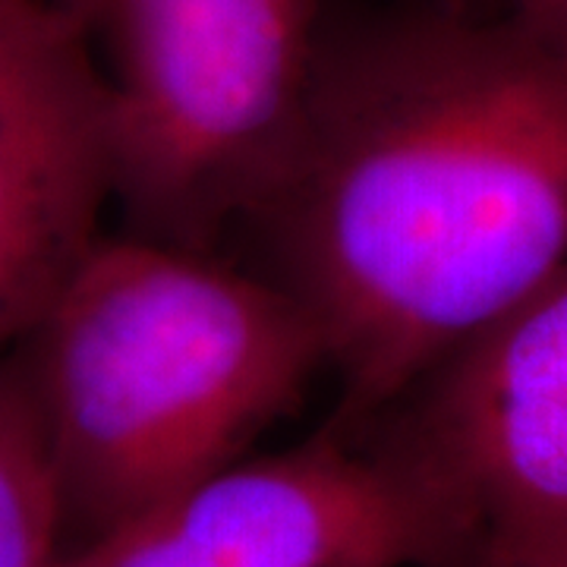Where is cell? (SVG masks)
Wrapping results in <instances>:
<instances>
[{"label":"cell","mask_w":567,"mask_h":567,"mask_svg":"<svg viewBox=\"0 0 567 567\" xmlns=\"http://www.w3.org/2000/svg\"><path fill=\"white\" fill-rule=\"evenodd\" d=\"M520 10L539 13L546 20H558L567 25V0H517Z\"/></svg>","instance_id":"obj_8"},{"label":"cell","mask_w":567,"mask_h":567,"mask_svg":"<svg viewBox=\"0 0 567 567\" xmlns=\"http://www.w3.org/2000/svg\"><path fill=\"white\" fill-rule=\"evenodd\" d=\"M76 546L240 464L328 369L281 284L102 237L20 341Z\"/></svg>","instance_id":"obj_2"},{"label":"cell","mask_w":567,"mask_h":567,"mask_svg":"<svg viewBox=\"0 0 567 567\" xmlns=\"http://www.w3.org/2000/svg\"><path fill=\"white\" fill-rule=\"evenodd\" d=\"M237 224L322 334L331 429H363L567 265V25L514 7L319 32Z\"/></svg>","instance_id":"obj_1"},{"label":"cell","mask_w":567,"mask_h":567,"mask_svg":"<svg viewBox=\"0 0 567 567\" xmlns=\"http://www.w3.org/2000/svg\"><path fill=\"white\" fill-rule=\"evenodd\" d=\"M107 92L130 234L212 252L303 95L319 0H61Z\"/></svg>","instance_id":"obj_3"},{"label":"cell","mask_w":567,"mask_h":567,"mask_svg":"<svg viewBox=\"0 0 567 567\" xmlns=\"http://www.w3.org/2000/svg\"><path fill=\"white\" fill-rule=\"evenodd\" d=\"M445 529V567L567 558V265L350 432Z\"/></svg>","instance_id":"obj_4"},{"label":"cell","mask_w":567,"mask_h":567,"mask_svg":"<svg viewBox=\"0 0 567 567\" xmlns=\"http://www.w3.org/2000/svg\"><path fill=\"white\" fill-rule=\"evenodd\" d=\"M555 567H567V558H565V561H561V565H555Z\"/></svg>","instance_id":"obj_9"},{"label":"cell","mask_w":567,"mask_h":567,"mask_svg":"<svg viewBox=\"0 0 567 567\" xmlns=\"http://www.w3.org/2000/svg\"><path fill=\"white\" fill-rule=\"evenodd\" d=\"M63 505L22 347L0 353V567H54Z\"/></svg>","instance_id":"obj_7"},{"label":"cell","mask_w":567,"mask_h":567,"mask_svg":"<svg viewBox=\"0 0 567 567\" xmlns=\"http://www.w3.org/2000/svg\"><path fill=\"white\" fill-rule=\"evenodd\" d=\"M114 203L107 92L61 0H0V353L54 303Z\"/></svg>","instance_id":"obj_6"},{"label":"cell","mask_w":567,"mask_h":567,"mask_svg":"<svg viewBox=\"0 0 567 567\" xmlns=\"http://www.w3.org/2000/svg\"><path fill=\"white\" fill-rule=\"evenodd\" d=\"M54 567H445V533L398 466L328 429L183 488Z\"/></svg>","instance_id":"obj_5"}]
</instances>
